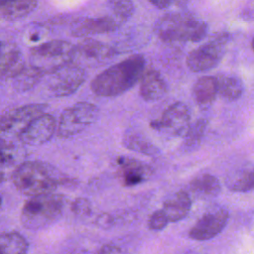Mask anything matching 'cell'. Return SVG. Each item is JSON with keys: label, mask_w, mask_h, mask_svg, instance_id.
I'll list each match as a JSON object with an SVG mask.
<instances>
[{"label": "cell", "mask_w": 254, "mask_h": 254, "mask_svg": "<svg viewBox=\"0 0 254 254\" xmlns=\"http://www.w3.org/2000/svg\"><path fill=\"white\" fill-rule=\"evenodd\" d=\"M99 115L98 107L90 102H77L64 109L59 119L58 136L70 138L78 135L92 123Z\"/></svg>", "instance_id": "cell-6"}, {"label": "cell", "mask_w": 254, "mask_h": 254, "mask_svg": "<svg viewBox=\"0 0 254 254\" xmlns=\"http://www.w3.org/2000/svg\"><path fill=\"white\" fill-rule=\"evenodd\" d=\"M108 6L116 19L127 21L134 13L132 0H108Z\"/></svg>", "instance_id": "cell-27"}, {"label": "cell", "mask_w": 254, "mask_h": 254, "mask_svg": "<svg viewBox=\"0 0 254 254\" xmlns=\"http://www.w3.org/2000/svg\"><path fill=\"white\" fill-rule=\"evenodd\" d=\"M206 128V121L203 119L196 120L193 124H191L187 131L185 137V147L192 148L198 145L199 141L201 140L204 130Z\"/></svg>", "instance_id": "cell-28"}, {"label": "cell", "mask_w": 254, "mask_h": 254, "mask_svg": "<svg viewBox=\"0 0 254 254\" xmlns=\"http://www.w3.org/2000/svg\"><path fill=\"white\" fill-rule=\"evenodd\" d=\"M220 190L221 185L216 177L202 174L190 181L188 192L198 199H210L217 196Z\"/></svg>", "instance_id": "cell-18"}, {"label": "cell", "mask_w": 254, "mask_h": 254, "mask_svg": "<svg viewBox=\"0 0 254 254\" xmlns=\"http://www.w3.org/2000/svg\"><path fill=\"white\" fill-rule=\"evenodd\" d=\"M57 128L56 118L49 113H43L29 122L17 136L24 145L41 146L52 139Z\"/></svg>", "instance_id": "cell-10"}, {"label": "cell", "mask_w": 254, "mask_h": 254, "mask_svg": "<svg viewBox=\"0 0 254 254\" xmlns=\"http://www.w3.org/2000/svg\"><path fill=\"white\" fill-rule=\"evenodd\" d=\"M168 223H169V219L167 218L162 208L154 211L148 219V227L149 229L154 231L162 230L168 225Z\"/></svg>", "instance_id": "cell-30"}, {"label": "cell", "mask_w": 254, "mask_h": 254, "mask_svg": "<svg viewBox=\"0 0 254 254\" xmlns=\"http://www.w3.org/2000/svg\"><path fill=\"white\" fill-rule=\"evenodd\" d=\"M116 164L118 166V176L125 187H134L147 181L153 174V169L134 158L119 157Z\"/></svg>", "instance_id": "cell-13"}, {"label": "cell", "mask_w": 254, "mask_h": 254, "mask_svg": "<svg viewBox=\"0 0 254 254\" xmlns=\"http://www.w3.org/2000/svg\"><path fill=\"white\" fill-rule=\"evenodd\" d=\"M38 0H0V20L16 21L33 12Z\"/></svg>", "instance_id": "cell-19"}, {"label": "cell", "mask_w": 254, "mask_h": 254, "mask_svg": "<svg viewBox=\"0 0 254 254\" xmlns=\"http://www.w3.org/2000/svg\"><path fill=\"white\" fill-rule=\"evenodd\" d=\"M46 108V104L31 103L6 111L0 116V132L18 134L34 118L45 113Z\"/></svg>", "instance_id": "cell-12"}, {"label": "cell", "mask_w": 254, "mask_h": 254, "mask_svg": "<svg viewBox=\"0 0 254 254\" xmlns=\"http://www.w3.org/2000/svg\"><path fill=\"white\" fill-rule=\"evenodd\" d=\"M167 92V83L161 73L154 68L145 69L140 79V95L146 101L161 99Z\"/></svg>", "instance_id": "cell-14"}, {"label": "cell", "mask_w": 254, "mask_h": 254, "mask_svg": "<svg viewBox=\"0 0 254 254\" xmlns=\"http://www.w3.org/2000/svg\"><path fill=\"white\" fill-rule=\"evenodd\" d=\"M68 254H74V253H68Z\"/></svg>", "instance_id": "cell-36"}, {"label": "cell", "mask_w": 254, "mask_h": 254, "mask_svg": "<svg viewBox=\"0 0 254 254\" xmlns=\"http://www.w3.org/2000/svg\"><path fill=\"white\" fill-rule=\"evenodd\" d=\"M2 48H3V43L0 42V55H1V51H2Z\"/></svg>", "instance_id": "cell-34"}, {"label": "cell", "mask_w": 254, "mask_h": 254, "mask_svg": "<svg viewBox=\"0 0 254 254\" xmlns=\"http://www.w3.org/2000/svg\"><path fill=\"white\" fill-rule=\"evenodd\" d=\"M28 242L18 232L0 233V254H28Z\"/></svg>", "instance_id": "cell-24"}, {"label": "cell", "mask_w": 254, "mask_h": 254, "mask_svg": "<svg viewBox=\"0 0 254 254\" xmlns=\"http://www.w3.org/2000/svg\"><path fill=\"white\" fill-rule=\"evenodd\" d=\"M149 1L155 7L159 9H165L171 6L175 0H149Z\"/></svg>", "instance_id": "cell-33"}, {"label": "cell", "mask_w": 254, "mask_h": 254, "mask_svg": "<svg viewBox=\"0 0 254 254\" xmlns=\"http://www.w3.org/2000/svg\"><path fill=\"white\" fill-rule=\"evenodd\" d=\"M16 159V151L12 144L0 138V171L13 165Z\"/></svg>", "instance_id": "cell-29"}, {"label": "cell", "mask_w": 254, "mask_h": 254, "mask_svg": "<svg viewBox=\"0 0 254 254\" xmlns=\"http://www.w3.org/2000/svg\"><path fill=\"white\" fill-rule=\"evenodd\" d=\"M190 208L191 198L187 190H179L172 194L165 200L162 207L169 222H177L184 219Z\"/></svg>", "instance_id": "cell-16"}, {"label": "cell", "mask_w": 254, "mask_h": 254, "mask_svg": "<svg viewBox=\"0 0 254 254\" xmlns=\"http://www.w3.org/2000/svg\"><path fill=\"white\" fill-rule=\"evenodd\" d=\"M146 69L143 56H131L97 74L90 83L94 94L102 97H113L126 92L142 77Z\"/></svg>", "instance_id": "cell-2"}, {"label": "cell", "mask_w": 254, "mask_h": 254, "mask_svg": "<svg viewBox=\"0 0 254 254\" xmlns=\"http://www.w3.org/2000/svg\"><path fill=\"white\" fill-rule=\"evenodd\" d=\"M66 198L62 193H43L31 196L21 210V222L30 230H40L58 221L66 206Z\"/></svg>", "instance_id": "cell-3"}, {"label": "cell", "mask_w": 254, "mask_h": 254, "mask_svg": "<svg viewBox=\"0 0 254 254\" xmlns=\"http://www.w3.org/2000/svg\"><path fill=\"white\" fill-rule=\"evenodd\" d=\"M12 182L18 191L25 195L35 196L54 192L60 186L75 184L48 163L28 161L19 164L12 173Z\"/></svg>", "instance_id": "cell-1"}, {"label": "cell", "mask_w": 254, "mask_h": 254, "mask_svg": "<svg viewBox=\"0 0 254 254\" xmlns=\"http://www.w3.org/2000/svg\"><path fill=\"white\" fill-rule=\"evenodd\" d=\"M70 209L77 216H87L91 213V203L84 197H78L71 202Z\"/></svg>", "instance_id": "cell-31"}, {"label": "cell", "mask_w": 254, "mask_h": 254, "mask_svg": "<svg viewBox=\"0 0 254 254\" xmlns=\"http://www.w3.org/2000/svg\"><path fill=\"white\" fill-rule=\"evenodd\" d=\"M228 40L227 34H221L207 44L191 51L187 58V65L192 71H204L213 68L220 62L224 46Z\"/></svg>", "instance_id": "cell-8"}, {"label": "cell", "mask_w": 254, "mask_h": 254, "mask_svg": "<svg viewBox=\"0 0 254 254\" xmlns=\"http://www.w3.org/2000/svg\"><path fill=\"white\" fill-rule=\"evenodd\" d=\"M75 46L63 40H53L31 49L32 65L40 68L45 74H50L59 67L73 62Z\"/></svg>", "instance_id": "cell-5"}, {"label": "cell", "mask_w": 254, "mask_h": 254, "mask_svg": "<svg viewBox=\"0 0 254 254\" xmlns=\"http://www.w3.org/2000/svg\"><path fill=\"white\" fill-rule=\"evenodd\" d=\"M252 49H253V51H254V38H253V40H252Z\"/></svg>", "instance_id": "cell-35"}, {"label": "cell", "mask_w": 254, "mask_h": 254, "mask_svg": "<svg viewBox=\"0 0 254 254\" xmlns=\"http://www.w3.org/2000/svg\"><path fill=\"white\" fill-rule=\"evenodd\" d=\"M96 224L100 227H109L113 224V217L108 213H102L96 218Z\"/></svg>", "instance_id": "cell-32"}, {"label": "cell", "mask_w": 254, "mask_h": 254, "mask_svg": "<svg viewBox=\"0 0 254 254\" xmlns=\"http://www.w3.org/2000/svg\"><path fill=\"white\" fill-rule=\"evenodd\" d=\"M229 213L226 208L218 207L203 213L189 231L192 240L205 241L218 235L228 221Z\"/></svg>", "instance_id": "cell-11"}, {"label": "cell", "mask_w": 254, "mask_h": 254, "mask_svg": "<svg viewBox=\"0 0 254 254\" xmlns=\"http://www.w3.org/2000/svg\"><path fill=\"white\" fill-rule=\"evenodd\" d=\"M25 66L21 52L14 47L3 48L0 55V78H13Z\"/></svg>", "instance_id": "cell-20"}, {"label": "cell", "mask_w": 254, "mask_h": 254, "mask_svg": "<svg viewBox=\"0 0 254 254\" xmlns=\"http://www.w3.org/2000/svg\"><path fill=\"white\" fill-rule=\"evenodd\" d=\"M190 254H192V253H190Z\"/></svg>", "instance_id": "cell-37"}, {"label": "cell", "mask_w": 254, "mask_h": 254, "mask_svg": "<svg viewBox=\"0 0 254 254\" xmlns=\"http://www.w3.org/2000/svg\"><path fill=\"white\" fill-rule=\"evenodd\" d=\"M217 94V80L213 76H202L198 78L192 88L193 98L200 106L210 104Z\"/></svg>", "instance_id": "cell-21"}, {"label": "cell", "mask_w": 254, "mask_h": 254, "mask_svg": "<svg viewBox=\"0 0 254 254\" xmlns=\"http://www.w3.org/2000/svg\"><path fill=\"white\" fill-rule=\"evenodd\" d=\"M122 144L126 149L147 156H157L160 153L159 149L152 142L147 140L140 133L133 131L125 132L122 139Z\"/></svg>", "instance_id": "cell-22"}, {"label": "cell", "mask_w": 254, "mask_h": 254, "mask_svg": "<svg viewBox=\"0 0 254 254\" xmlns=\"http://www.w3.org/2000/svg\"><path fill=\"white\" fill-rule=\"evenodd\" d=\"M228 190L234 192H246L254 190V168L236 171L225 181Z\"/></svg>", "instance_id": "cell-23"}, {"label": "cell", "mask_w": 254, "mask_h": 254, "mask_svg": "<svg viewBox=\"0 0 254 254\" xmlns=\"http://www.w3.org/2000/svg\"><path fill=\"white\" fill-rule=\"evenodd\" d=\"M84 80V69L73 62H70L49 74L47 86L53 96L64 97L74 93Z\"/></svg>", "instance_id": "cell-7"}, {"label": "cell", "mask_w": 254, "mask_h": 254, "mask_svg": "<svg viewBox=\"0 0 254 254\" xmlns=\"http://www.w3.org/2000/svg\"><path fill=\"white\" fill-rule=\"evenodd\" d=\"M115 53L116 52L112 47L104 43L86 39L75 46L74 58L78 56L88 61L100 63L110 60L114 57Z\"/></svg>", "instance_id": "cell-17"}, {"label": "cell", "mask_w": 254, "mask_h": 254, "mask_svg": "<svg viewBox=\"0 0 254 254\" xmlns=\"http://www.w3.org/2000/svg\"><path fill=\"white\" fill-rule=\"evenodd\" d=\"M117 28L118 22L109 16L86 18L74 25L72 35L75 37H86L90 35L110 33Z\"/></svg>", "instance_id": "cell-15"}, {"label": "cell", "mask_w": 254, "mask_h": 254, "mask_svg": "<svg viewBox=\"0 0 254 254\" xmlns=\"http://www.w3.org/2000/svg\"><path fill=\"white\" fill-rule=\"evenodd\" d=\"M150 126L171 136L184 137L190 126V110L183 102L173 103L165 109L159 119L151 121Z\"/></svg>", "instance_id": "cell-9"}, {"label": "cell", "mask_w": 254, "mask_h": 254, "mask_svg": "<svg viewBox=\"0 0 254 254\" xmlns=\"http://www.w3.org/2000/svg\"><path fill=\"white\" fill-rule=\"evenodd\" d=\"M46 74L38 67L30 64L24 66V68L15 75L13 80V85L18 91H27L34 87Z\"/></svg>", "instance_id": "cell-25"}, {"label": "cell", "mask_w": 254, "mask_h": 254, "mask_svg": "<svg viewBox=\"0 0 254 254\" xmlns=\"http://www.w3.org/2000/svg\"><path fill=\"white\" fill-rule=\"evenodd\" d=\"M206 32L204 22L182 13L167 14L155 25L156 35L165 42H198L206 36Z\"/></svg>", "instance_id": "cell-4"}, {"label": "cell", "mask_w": 254, "mask_h": 254, "mask_svg": "<svg viewBox=\"0 0 254 254\" xmlns=\"http://www.w3.org/2000/svg\"><path fill=\"white\" fill-rule=\"evenodd\" d=\"M218 94L229 101L238 99L243 92V83L240 78L232 75H219L216 77Z\"/></svg>", "instance_id": "cell-26"}]
</instances>
